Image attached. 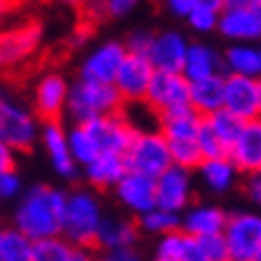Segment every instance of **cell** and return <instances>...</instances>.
<instances>
[{
	"instance_id": "obj_1",
	"label": "cell",
	"mask_w": 261,
	"mask_h": 261,
	"mask_svg": "<svg viewBox=\"0 0 261 261\" xmlns=\"http://www.w3.org/2000/svg\"><path fill=\"white\" fill-rule=\"evenodd\" d=\"M65 204H67V194L63 190L36 185L24 194L17 206L15 228L32 242L58 238L60 228H63Z\"/></svg>"
},
{
	"instance_id": "obj_2",
	"label": "cell",
	"mask_w": 261,
	"mask_h": 261,
	"mask_svg": "<svg viewBox=\"0 0 261 261\" xmlns=\"http://www.w3.org/2000/svg\"><path fill=\"white\" fill-rule=\"evenodd\" d=\"M101 221V204L96 201L94 194L87 190L72 192L67 194V204H65L60 238L67 240L74 249L96 252V235H98Z\"/></svg>"
},
{
	"instance_id": "obj_3",
	"label": "cell",
	"mask_w": 261,
	"mask_h": 261,
	"mask_svg": "<svg viewBox=\"0 0 261 261\" xmlns=\"http://www.w3.org/2000/svg\"><path fill=\"white\" fill-rule=\"evenodd\" d=\"M122 108H125V101L120 98L113 84H91L82 80L70 84L67 113L77 125L94 118H103V115H118L122 113Z\"/></svg>"
},
{
	"instance_id": "obj_4",
	"label": "cell",
	"mask_w": 261,
	"mask_h": 261,
	"mask_svg": "<svg viewBox=\"0 0 261 261\" xmlns=\"http://www.w3.org/2000/svg\"><path fill=\"white\" fill-rule=\"evenodd\" d=\"M122 159H125V166L129 173H139L144 177H151V180L161 177L168 168L173 166L168 139L161 135L159 129L137 132Z\"/></svg>"
},
{
	"instance_id": "obj_5",
	"label": "cell",
	"mask_w": 261,
	"mask_h": 261,
	"mask_svg": "<svg viewBox=\"0 0 261 261\" xmlns=\"http://www.w3.org/2000/svg\"><path fill=\"white\" fill-rule=\"evenodd\" d=\"M39 139V120L27 106L0 94V142L12 151H32Z\"/></svg>"
},
{
	"instance_id": "obj_6",
	"label": "cell",
	"mask_w": 261,
	"mask_h": 261,
	"mask_svg": "<svg viewBox=\"0 0 261 261\" xmlns=\"http://www.w3.org/2000/svg\"><path fill=\"white\" fill-rule=\"evenodd\" d=\"M228 261H254L261 252V214L240 211L228 216L223 228Z\"/></svg>"
},
{
	"instance_id": "obj_7",
	"label": "cell",
	"mask_w": 261,
	"mask_h": 261,
	"mask_svg": "<svg viewBox=\"0 0 261 261\" xmlns=\"http://www.w3.org/2000/svg\"><path fill=\"white\" fill-rule=\"evenodd\" d=\"M144 103L159 118L180 108H190V82L182 77V72H153Z\"/></svg>"
},
{
	"instance_id": "obj_8",
	"label": "cell",
	"mask_w": 261,
	"mask_h": 261,
	"mask_svg": "<svg viewBox=\"0 0 261 261\" xmlns=\"http://www.w3.org/2000/svg\"><path fill=\"white\" fill-rule=\"evenodd\" d=\"M41 36H43V27L36 19L17 24L12 29H3L0 32V70L17 67L27 58H32L41 46Z\"/></svg>"
},
{
	"instance_id": "obj_9",
	"label": "cell",
	"mask_w": 261,
	"mask_h": 261,
	"mask_svg": "<svg viewBox=\"0 0 261 261\" xmlns=\"http://www.w3.org/2000/svg\"><path fill=\"white\" fill-rule=\"evenodd\" d=\"M82 127L94 137V142L101 153H115V156H125V151L129 149V144H132V139L137 135L135 127L122 118V113L94 118L89 122H82Z\"/></svg>"
},
{
	"instance_id": "obj_10",
	"label": "cell",
	"mask_w": 261,
	"mask_h": 261,
	"mask_svg": "<svg viewBox=\"0 0 261 261\" xmlns=\"http://www.w3.org/2000/svg\"><path fill=\"white\" fill-rule=\"evenodd\" d=\"M153 65L149 63L146 56H135V53H127L122 65H120L118 74L113 87L120 94V98L125 101V106L129 103H144V96L149 91L151 77H153Z\"/></svg>"
},
{
	"instance_id": "obj_11",
	"label": "cell",
	"mask_w": 261,
	"mask_h": 261,
	"mask_svg": "<svg viewBox=\"0 0 261 261\" xmlns=\"http://www.w3.org/2000/svg\"><path fill=\"white\" fill-rule=\"evenodd\" d=\"M67 96H70V82L60 72H48L36 82L34 89V113L36 118L46 122H60L63 113L67 111Z\"/></svg>"
},
{
	"instance_id": "obj_12",
	"label": "cell",
	"mask_w": 261,
	"mask_h": 261,
	"mask_svg": "<svg viewBox=\"0 0 261 261\" xmlns=\"http://www.w3.org/2000/svg\"><path fill=\"white\" fill-rule=\"evenodd\" d=\"M127 50L122 41H106L94 48L80 67V80L91 84H113Z\"/></svg>"
},
{
	"instance_id": "obj_13",
	"label": "cell",
	"mask_w": 261,
	"mask_h": 261,
	"mask_svg": "<svg viewBox=\"0 0 261 261\" xmlns=\"http://www.w3.org/2000/svg\"><path fill=\"white\" fill-rule=\"evenodd\" d=\"M228 161L238 173H261V118L247 120L238 139L228 149Z\"/></svg>"
},
{
	"instance_id": "obj_14",
	"label": "cell",
	"mask_w": 261,
	"mask_h": 261,
	"mask_svg": "<svg viewBox=\"0 0 261 261\" xmlns=\"http://www.w3.org/2000/svg\"><path fill=\"white\" fill-rule=\"evenodd\" d=\"M216 29L232 43H254L261 39V8H225Z\"/></svg>"
},
{
	"instance_id": "obj_15",
	"label": "cell",
	"mask_w": 261,
	"mask_h": 261,
	"mask_svg": "<svg viewBox=\"0 0 261 261\" xmlns=\"http://www.w3.org/2000/svg\"><path fill=\"white\" fill-rule=\"evenodd\" d=\"M223 108L232 113L242 122L259 118V101H256V80L252 77H223Z\"/></svg>"
},
{
	"instance_id": "obj_16",
	"label": "cell",
	"mask_w": 261,
	"mask_h": 261,
	"mask_svg": "<svg viewBox=\"0 0 261 261\" xmlns=\"http://www.w3.org/2000/svg\"><path fill=\"white\" fill-rule=\"evenodd\" d=\"M192 199V180L190 173L182 168L170 166L166 173L156 177V208L180 214Z\"/></svg>"
},
{
	"instance_id": "obj_17",
	"label": "cell",
	"mask_w": 261,
	"mask_h": 261,
	"mask_svg": "<svg viewBox=\"0 0 261 261\" xmlns=\"http://www.w3.org/2000/svg\"><path fill=\"white\" fill-rule=\"evenodd\" d=\"M187 48L190 43L180 32H161L153 34L146 58L156 72H182Z\"/></svg>"
},
{
	"instance_id": "obj_18",
	"label": "cell",
	"mask_w": 261,
	"mask_h": 261,
	"mask_svg": "<svg viewBox=\"0 0 261 261\" xmlns=\"http://www.w3.org/2000/svg\"><path fill=\"white\" fill-rule=\"evenodd\" d=\"M115 194L122 204L137 216L149 214L151 208H156V180L144 177L139 173L122 175V180L115 185Z\"/></svg>"
},
{
	"instance_id": "obj_19",
	"label": "cell",
	"mask_w": 261,
	"mask_h": 261,
	"mask_svg": "<svg viewBox=\"0 0 261 261\" xmlns=\"http://www.w3.org/2000/svg\"><path fill=\"white\" fill-rule=\"evenodd\" d=\"M41 142H43V149H46L48 159L56 168V173L65 180H74L77 173H80V166L74 163L70 153L65 127L60 122H46L43 129H41Z\"/></svg>"
},
{
	"instance_id": "obj_20",
	"label": "cell",
	"mask_w": 261,
	"mask_h": 261,
	"mask_svg": "<svg viewBox=\"0 0 261 261\" xmlns=\"http://www.w3.org/2000/svg\"><path fill=\"white\" fill-rule=\"evenodd\" d=\"M225 223H228V214L223 208L201 204V206H194L190 214L182 218L180 230L185 235H190V238L201 240V238H208V235H221Z\"/></svg>"
},
{
	"instance_id": "obj_21",
	"label": "cell",
	"mask_w": 261,
	"mask_h": 261,
	"mask_svg": "<svg viewBox=\"0 0 261 261\" xmlns=\"http://www.w3.org/2000/svg\"><path fill=\"white\" fill-rule=\"evenodd\" d=\"M221 70H223L221 56L216 53L214 48L206 46V43H190L187 56H185V65H182V77L190 84L216 77V74H221Z\"/></svg>"
},
{
	"instance_id": "obj_22",
	"label": "cell",
	"mask_w": 261,
	"mask_h": 261,
	"mask_svg": "<svg viewBox=\"0 0 261 261\" xmlns=\"http://www.w3.org/2000/svg\"><path fill=\"white\" fill-rule=\"evenodd\" d=\"M139 238V225L137 221L127 218H103L96 235V249H108V252H120L129 249Z\"/></svg>"
},
{
	"instance_id": "obj_23",
	"label": "cell",
	"mask_w": 261,
	"mask_h": 261,
	"mask_svg": "<svg viewBox=\"0 0 261 261\" xmlns=\"http://www.w3.org/2000/svg\"><path fill=\"white\" fill-rule=\"evenodd\" d=\"M201 115L190 108L166 113L159 118V132L166 137L168 142H180V139H197L199 127H201Z\"/></svg>"
},
{
	"instance_id": "obj_24",
	"label": "cell",
	"mask_w": 261,
	"mask_h": 261,
	"mask_svg": "<svg viewBox=\"0 0 261 261\" xmlns=\"http://www.w3.org/2000/svg\"><path fill=\"white\" fill-rule=\"evenodd\" d=\"M190 106L201 118L214 115L223 108V74L190 84Z\"/></svg>"
},
{
	"instance_id": "obj_25",
	"label": "cell",
	"mask_w": 261,
	"mask_h": 261,
	"mask_svg": "<svg viewBox=\"0 0 261 261\" xmlns=\"http://www.w3.org/2000/svg\"><path fill=\"white\" fill-rule=\"evenodd\" d=\"M127 173V166H125V159L122 156H115V153H101L94 163H89L84 168V175L87 180L98 187V190H108V187H115L122 175Z\"/></svg>"
},
{
	"instance_id": "obj_26",
	"label": "cell",
	"mask_w": 261,
	"mask_h": 261,
	"mask_svg": "<svg viewBox=\"0 0 261 261\" xmlns=\"http://www.w3.org/2000/svg\"><path fill=\"white\" fill-rule=\"evenodd\" d=\"M223 70L235 77L259 80V53L252 43H232L221 58Z\"/></svg>"
},
{
	"instance_id": "obj_27",
	"label": "cell",
	"mask_w": 261,
	"mask_h": 261,
	"mask_svg": "<svg viewBox=\"0 0 261 261\" xmlns=\"http://www.w3.org/2000/svg\"><path fill=\"white\" fill-rule=\"evenodd\" d=\"M199 173H201V180L206 182V187L211 192H225L235 185V177H238V170L235 166L225 159H211L204 161L199 166Z\"/></svg>"
},
{
	"instance_id": "obj_28",
	"label": "cell",
	"mask_w": 261,
	"mask_h": 261,
	"mask_svg": "<svg viewBox=\"0 0 261 261\" xmlns=\"http://www.w3.org/2000/svg\"><path fill=\"white\" fill-rule=\"evenodd\" d=\"M67 146H70V153H72V159H74L77 166L87 168L89 163H94V161L101 156V151L96 146L94 137L89 135L82 125H74L72 129H67Z\"/></svg>"
},
{
	"instance_id": "obj_29",
	"label": "cell",
	"mask_w": 261,
	"mask_h": 261,
	"mask_svg": "<svg viewBox=\"0 0 261 261\" xmlns=\"http://www.w3.org/2000/svg\"><path fill=\"white\" fill-rule=\"evenodd\" d=\"M32 240L17 228H0V261H29Z\"/></svg>"
},
{
	"instance_id": "obj_30",
	"label": "cell",
	"mask_w": 261,
	"mask_h": 261,
	"mask_svg": "<svg viewBox=\"0 0 261 261\" xmlns=\"http://www.w3.org/2000/svg\"><path fill=\"white\" fill-rule=\"evenodd\" d=\"M204 120H206V125L211 127V132L221 139V144L225 146V151L232 146V142L238 139L240 129H242V125H245L242 120L235 118V115H232V113H228L225 108L216 111L214 115H208V118H204Z\"/></svg>"
},
{
	"instance_id": "obj_31",
	"label": "cell",
	"mask_w": 261,
	"mask_h": 261,
	"mask_svg": "<svg viewBox=\"0 0 261 261\" xmlns=\"http://www.w3.org/2000/svg\"><path fill=\"white\" fill-rule=\"evenodd\" d=\"M74 247L65 238H46L39 242H32V256L29 261H70Z\"/></svg>"
},
{
	"instance_id": "obj_32",
	"label": "cell",
	"mask_w": 261,
	"mask_h": 261,
	"mask_svg": "<svg viewBox=\"0 0 261 261\" xmlns=\"http://www.w3.org/2000/svg\"><path fill=\"white\" fill-rule=\"evenodd\" d=\"M170 161L175 168H182L190 173L192 168H199L204 163V156L197 146V139H180V142H168Z\"/></svg>"
},
{
	"instance_id": "obj_33",
	"label": "cell",
	"mask_w": 261,
	"mask_h": 261,
	"mask_svg": "<svg viewBox=\"0 0 261 261\" xmlns=\"http://www.w3.org/2000/svg\"><path fill=\"white\" fill-rule=\"evenodd\" d=\"M139 228H144L146 232H156V235H170V232H177L182 225L180 216L170 214V211H163V208H151L149 214L139 216Z\"/></svg>"
},
{
	"instance_id": "obj_34",
	"label": "cell",
	"mask_w": 261,
	"mask_h": 261,
	"mask_svg": "<svg viewBox=\"0 0 261 261\" xmlns=\"http://www.w3.org/2000/svg\"><path fill=\"white\" fill-rule=\"evenodd\" d=\"M197 146L201 151L204 161H211V159H225L228 151L225 146L221 144V139L211 132V127L206 125V120H201V127H199V135H197Z\"/></svg>"
},
{
	"instance_id": "obj_35",
	"label": "cell",
	"mask_w": 261,
	"mask_h": 261,
	"mask_svg": "<svg viewBox=\"0 0 261 261\" xmlns=\"http://www.w3.org/2000/svg\"><path fill=\"white\" fill-rule=\"evenodd\" d=\"M201 252L208 261H228V247H225V240H223V232L221 235H208V238H201L197 240Z\"/></svg>"
},
{
	"instance_id": "obj_36",
	"label": "cell",
	"mask_w": 261,
	"mask_h": 261,
	"mask_svg": "<svg viewBox=\"0 0 261 261\" xmlns=\"http://www.w3.org/2000/svg\"><path fill=\"white\" fill-rule=\"evenodd\" d=\"M187 22L194 32H214L216 27H218V12H211V10H204V8H194L187 17Z\"/></svg>"
},
{
	"instance_id": "obj_37",
	"label": "cell",
	"mask_w": 261,
	"mask_h": 261,
	"mask_svg": "<svg viewBox=\"0 0 261 261\" xmlns=\"http://www.w3.org/2000/svg\"><path fill=\"white\" fill-rule=\"evenodd\" d=\"M151 41H153V34L146 32V29L132 32L125 41V50L127 53H135V56H146L151 48Z\"/></svg>"
},
{
	"instance_id": "obj_38",
	"label": "cell",
	"mask_w": 261,
	"mask_h": 261,
	"mask_svg": "<svg viewBox=\"0 0 261 261\" xmlns=\"http://www.w3.org/2000/svg\"><path fill=\"white\" fill-rule=\"evenodd\" d=\"M22 190V180L15 170H5L0 173V199H12Z\"/></svg>"
},
{
	"instance_id": "obj_39",
	"label": "cell",
	"mask_w": 261,
	"mask_h": 261,
	"mask_svg": "<svg viewBox=\"0 0 261 261\" xmlns=\"http://www.w3.org/2000/svg\"><path fill=\"white\" fill-rule=\"evenodd\" d=\"M139 0H101V10L108 17H125L137 8Z\"/></svg>"
},
{
	"instance_id": "obj_40",
	"label": "cell",
	"mask_w": 261,
	"mask_h": 261,
	"mask_svg": "<svg viewBox=\"0 0 261 261\" xmlns=\"http://www.w3.org/2000/svg\"><path fill=\"white\" fill-rule=\"evenodd\" d=\"M245 192H247V197L252 199L254 204H256V206H261V173L247 175Z\"/></svg>"
},
{
	"instance_id": "obj_41",
	"label": "cell",
	"mask_w": 261,
	"mask_h": 261,
	"mask_svg": "<svg viewBox=\"0 0 261 261\" xmlns=\"http://www.w3.org/2000/svg\"><path fill=\"white\" fill-rule=\"evenodd\" d=\"M166 8L170 15L175 17H190V12L194 10V0H166Z\"/></svg>"
},
{
	"instance_id": "obj_42",
	"label": "cell",
	"mask_w": 261,
	"mask_h": 261,
	"mask_svg": "<svg viewBox=\"0 0 261 261\" xmlns=\"http://www.w3.org/2000/svg\"><path fill=\"white\" fill-rule=\"evenodd\" d=\"M5 170H15V151L0 142V173Z\"/></svg>"
},
{
	"instance_id": "obj_43",
	"label": "cell",
	"mask_w": 261,
	"mask_h": 261,
	"mask_svg": "<svg viewBox=\"0 0 261 261\" xmlns=\"http://www.w3.org/2000/svg\"><path fill=\"white\" fill-rule=\"evenodd\" d=\"M194 8H204V10H211V12L221 15L223 10H225V3L223 0H194Z\"/></svg>"
},
{
	"instance_id": "obj_44",
	"label": "cell",
	"mask_w": 261,
	"mask_h": 261,
	"mask_svg": "<svg viewBox=\"0 0 261 261\" xmlns=\"http://www.w3.org/2000/svg\"><path fill=\"white\" fill-rule=\"evenodd\" d=\"M108 261H142L132 249H120V252H113L108 256Z\"/></svg>"
},
{
	"instance_id": "obj_45",
	"label": "cell",
	"mask_w": 261,
	"mask_h": 261,
	"mask_svg": "<svg viewBox=\"0 0 261 261\" xmlns=\"http://www.w3.org/2000/svg\"><path fill=\"white\" fill-rule=\"evenodd\" d=\"M70 261H96V259H94V252H89V249H74Z\"/></svg>"
},
{
	"instance_id": "obj_46",
	"label": "cell",
	"mask_w": 261,
	"mask_h": 261,
	"mask_svg": "<svg viewBox=\"0 0 261 261\" xmlns=\"http://www.w3.org/2000/svg\"><path fill=\"white\" fill-rule=\"evenodd\" d=\"M225 3V8H249L252 5V0H223Z\"/></svg>"
},
{
	"instance_id": "obj_47",
	"label": "cell",
	"mask_w": 261,
	"mask_h": 261,
	"mask_svg": "<svg viewBox=\"0 0 261 261\" xmlns=\"http://www.w3.org/2000/svg\"><path fill=\"white\" fill-rule=\"evenodd\" d=\"M58 3H63L67 8H82V5H87V0H58Z\"/></svg>"
},
{
	"instance_id": "obj_48",
	"label": "cell",
	"mask_w": 261,
	"mask_h": 261,
	"mask_svg": "<svg viewBox=\"0 0 261 261\" xmlns=\"http://www.w3.org/2000/svg\"><path fill=\"white\" fill-rule=\"evenodd\" d=\"M256 101H259V118H261V77L256 80Z\"/></svg>"
},
{
	"instance_id": "obj_49",
	"label": "cell",
	"mask_w": 261,
	"mask_h": 261,
	"mask_svg": "<svg viewBox=\"0 0 261 261\" xmlns=\"http://www.w3.org/2000/svg\"><path fill=\"white\" fill-rule=\"evenodd\" d=\"M5 10H8V0H0V19L5 15Z\"/></svg>"
},
{
	"instance_id": "obj_50",
	"label": "cell",
	"mask_w": 261,
	"mask_h": 261,
	"mask_svg": "<svg viewBox=\"0 0 261 261\" xmlns=\"http://www.w3.org/2000/svg\"><path fill=\"white\" fill-rule=\"evenodd\" d=\"M256 53H259V77H261V46H256Z\"/></svg>"
},
{
	"instance_id": "obj_51",
	"label": "cell",
	"mask_w": 261,
	"mask_h": 261,
	"mask_svg": "<svg viewBox=\"0 0 261 261\" xmlns=\"http://www.w3.org/2000/svg\"><path fill=\"white\" fill-rule=\"evenodd\" d=\"M252 5L254 8H261V0H252Z\"/></svg>"
},
{
	"instance_id": "obj_52",
	"label": "cell",
	"mask_w": 261,
	"mask_h": 261,
	"mask_svg": "<svg viewBox=\"0 0 261 261\" xmlns=\"http://www.w3.org/2000/svg\"><path fill=\"white\" fill-rule=\"evenodd\" d=\"M96 261H108V256H103V259H96Z\"/></svg>"
}]
</instances>
